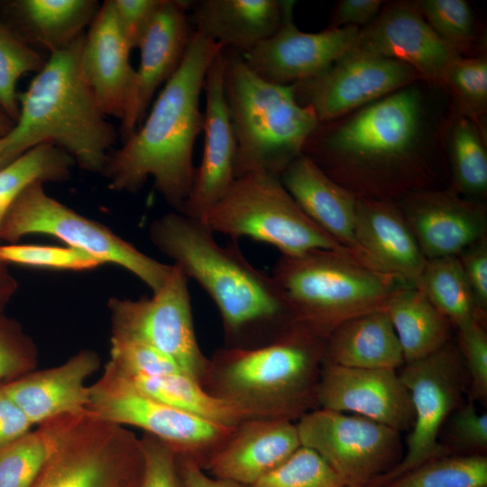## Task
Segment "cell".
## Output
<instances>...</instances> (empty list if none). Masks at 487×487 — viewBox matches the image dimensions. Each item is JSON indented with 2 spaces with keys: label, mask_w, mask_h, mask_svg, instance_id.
<instances>
[{
  "label": "cell",
  "mask_w": 487,
  "mask_h": 487,
  "mask_svg": "<svg viewBox=\"0 0 487 487\" xmlns=\"http://www.w3.org/2000/svg\"><path fill=\"white\" fill-rule=\"evenodd\" d=\"M423 80L341 118L319 123L302 153L357 197L397 199L439 188L442 123Z\"/></svg>",
  "instance_id": "obj_1"
},
{
  "label": "cell",
  "mask_w": 487,
  "mask_h": 487,
  "mask_svg": "<svg viewBox=\"0 0 487 487\" xmlns=\"http://www.w3.org/2000/svg\"><path fill=\"white\" fill-rule=\"evenodd\" d=\"M149 236L216 304L225 347L272 343L297 323L273 276L253 266L237 242L220 245L200 220L176 211L153 220Z\"/></svg>",
  "instance_id": "obj_2"
},
{
  "label": "cell",
  "mask_w": 487,
  "mask_h": 487,
  "mask_svg": "<svg viewBox=\"0 0 487 487\" xmlns=\"http://www.w3.org/2000/svg\"><path fill=\"white\" fill-rule=\"evenodd\" d=\"M224 47L195 30L177 72L164 84L142 124L113 149L102 174L112 190L136 192L149 178L173 211L181 213L196 167L193 152L203 132L199 109L207 69Z\"/></svg>",
  "instance_id": "obj_3"
},
{
  "label": "cell",
  "mask_w": 487,
  "mask_h": 487,
  "mask_svg": "<svg viewBox=\"0 0 487 487\" xmlns=\"http://www.w3.org/2000/svg\"><path fill=\"white\" fill-rule=\"evenodd\" d=\"M83 37L50 53L27 89L18 94L17 120L2 137L9 162L33 147L51 143L67 152L81 169L102 173L118 133L84 77Z\"/></svg>",
  "instance_id": "obj_4"
},
{
  "label": "cell",
  "mask_w": 487,
  "mask_h": 487,
  "mask_svg": "<svg viewBox=\"0 0 487 487\" xmlns=\"http://www.w3.org/2000/svg\"><path fill=\"white\" fill-rule=\"evenodd\" d=\"M326 340L297 322L272 343L223 347L209 359L201 384L252 418L298 420L318 407Z\"/></svg>",
  "instance_id": "obj_5"
},
{
  "label": "cell",
  "mask_w": 487,
  "mask_h": 487,
  "mask_svg": "<svg viewBox=\"0 0 487 487\" xmlns=\"http://www.w3.org/2000/svg\"><path fill=\"white\" fill-rule=\"evenodd\" d=\"M271 275L296 322L326 338L351 318L385 310L396 293L409 287L348 249L280 255Z\"/></svg>",
  "instance_id": "obj_6"
},
{
  "label": "cell",
  "mask_w": 487,
  "mask_h": 487,
  "mask_svg": "<svg viewBox=\"0 0 487 487\" xmlns=\"http://www.w3.org/2000/svg\"><path fill=\"white\" fill-rule=\"evenodd\" d=\"M225 95L233 125L236 155L235 179L253 171L280 176L303 152L318 119L299 105L291 86L265 81L242 55L223 49Z\"/></svg>",
  "instance_id": "obj_7"
},
{
  "label": "cell",
  "mask_w": 487,
  "mask_h": 487,
  "mask_svg": "<svg viewBox=\"0 0 487 487\" xmlns=\"http://www.w3.org/2000/svg\"><path fill=\"white\" fill-rule=\"evenodd\" d=\"M200 221L214 234H223L234 242L249 238L267 244L283 256H299L317 249H347L302 211L280 176L265 171L236 178Z\"/></svg>",
  "instance_id": "obj_8"
},
{
  "label": "cell",
  "mask_w": 487,
  "mask_h": 487,
  "mask_svg": "<svg viewBox=\"0 0 487 487\" xmlns=\"http://www.w3.org/2000/svg\"><path fill=\"white\" fill-rule=\"evenodd\" d=\"M46 234L84 251L103 264L127 270L152 292L159 290L173 265L162 263L141 252L108 227L89 219L49 196L43 183L28 186L7 212L0 239L14 244L29 234Z\"/></svg>",
  "instance_id": "obj_9"
},
{
  "label": "cell",
  "mask_w": 487,
  "mask_h": 487,
  "mask_svg": "<svg viewBox=\"0 0 487 487\" xmlns=\"http://www.w3.org/2000/svg\"><path fill=\"white\" fill-rule=\"evenodd\" d=\"M87 409L101 420L142 428L170 446L177 455L193 459L203 468L235 428L203 419L143 393L109 361L102 376L90 386Z\"/></svg>",
  "instance_id": "obj_10"
},
{
  "label": "cell",
  "mask_w": 487,
  "mask_h": 487,
  "mask_svg": "<svg viewBox=\"0 0 487 487\" xmlns=\"http://www.w3.org/2000/svg\"><path fill=\"white\" fill-rule=\"evenodd\" d=\"M140 438L87 412L67 433L31 487H141Z\"/></svg>",
  "instance_id": "obj_11"
},
{
  "label": "cell",
  "mask_w": 487,
  "mask_h": 487,
  "mask_svg": "<svg viewBox=\"0 0 487 487\" xmlns=\"http://www.w3.org/2000/svg\"><path fill=\"white\" fill-rule=\"evenodd\" d=\"M173 268L151 297L139 299L110 298L111 337L132 339L170 357L180 369L202 382L209 358L197 339L188 278Z\"/></svg>",
  "instance_id": "obj_12"
},
{
  "label": "cell",
  "mask_w": 487,
  "mask_h": 487,
  "mask_svg": "<svg viewBox=\"0 0 487 487\" xmlns=\"http://www.w3.org/2000/svg\"><path fill=\"white\" fill-rule=\"evenodd\" d=\"M399 374L414 411L407 450L397 465L366 487H380L427 461L450 455L438 438L468 387L457 346L449 342L427 357L404 363Z\"/></svg>",
  "instance_id": "obj_13"
},
{
  "label": "cell",
  "mask_w": 487,
  "mask_h": 487,
  "mask_svg": "<svg viewBox=\"0 0 487 487\" xmlns=\"http://www.w3.org/2000/svg\"><path fill=\"white\" fill-rule=\"evenodd\" d=\"M296 427L300 445L318 454L346 485L368 486L403 456L399 431L361 416L319 408Z\"/></svg>",
  "instance_id": "obj_14"
},
{
  "label": "cell",
  "mask_w": 487,
  "mask_h": 487,
  "mask_svg": "<svg viewBox=\"0 0 487 487\" xmlns=\"http://www.w3.org/2000/svg\"><path fill=\"white\" fill-rule=\"evenodd\" d=\"M421 80L409 65L355 43L323 74L290 86L297 102L311 107L325 123Z\"/></svg>",
  "instance_id": "obj_15"
},
{
  "label": "cell",
  "mask_w": 487,
  "mask_h": 487,
  "mask_svg": "<svg viewBox=\"0 0 487 487\" xmlns=\"http://www.w3.org/2000/svg\"><path fill=\"white\" fill-rule=\"evenodd\" d=\"M294 5L295 1L285 0L278 31L241 54L252 71L272 84L290 86L323 74L355 45L361 29L345 26L301 32L293 22Z\"/></svg>",
  "instance_id": "obj_16"
},
{
  "label": "cell",
  "mask_w": 487,
  "mask_h": 487,
  "mask_svg": "<svg viewBox=\"0 0 487 487\" xmlns=\"http://www.w3.org/2000/svg\"><path fill=\"white\" fill-rule=\"evenodd\" d=\"M356 45L403 62L424 81L440 87L451 64L462 56L431 28L418 1L384 4L378 15L360 29Z\"/></svg>",
  "instance_id": "obj_17"
},
{
  "label": "cell",
  "mask_w": 487,
  "mask_h": 487,
  "mask_svg": "<svg viewBox=\"0 0 487 487\" xmlns=\"http://www.w3.org/2000/svg\"><path fill=\"white\" fill-rule=\"evenodd\" d=\"M317 406L390 427L410 430L414 411L409 393L393 369H362L323 363L317 389Z\"/></svg>",
  "instance_id": "obj_18"
},
{
  "label": "cell",
  "mask_w": 487,
  "mask_h": 487,
  "mask_svg": "<svg viewBox=\"0 0 487 487\" xmlns=\"http://www.w3.org/2000/svg\"><path fill=\"white\" fill-rule=\"evenodd\" d=\"M395 201L427 259L457 256L487 235L483 202L452 188L417 190Z\"/></svg>",
  "instance_id": "obj_19"
},
{
  "label": "cell",
  "mask_w": 487,
  "mask_h": 487,
  "mask_svg": "<svg viewBox=\"0 0 487 487\" xmlns=\"http://www.w3.org/2000/svg\"><path fill=\"white\" fill-rule=\"evenodd\" d=\"M223 49L214 57L205 77L203 154L181 212L197 220L225 194L235 179L236 142L225 95Z\"/></svg>",
  "instance_id": "obj_20"
},
{
  "label": "cell",
  "mask_w": 487,
  "mask_h": 487,
  "mask_svg": "<svg viewBox=\"0 0 487 487\" xmlns=\"http://www.w3.org/2000/svg\"><path fill=\"white\" fill-rule=\"evenodd\" d=\"M191 2L163 0L150 23L138 47L140 62L119 129L122 141L142 124L158 88L180 67L195 31L187 14Z\"/></svg>",
  "instance_id": "obj_21"
},
{
  "label": "cell",
  "mask_w": 487,
  "mask_h": 487,
  "mask_svg": "<svg viewBox=\"0 0 487 487\" xmlns=\"http://www.w3.org/2000/svg\"><path fill=\"white\" fill-rule=\"evenodd\" d=\"M130 51L112 2L106 0L84 34L80 64L103 113L120 121L125 115L135 78Z\"/></svg>",
  "instance_id": "obj_22"
},
{
  "label": "cell",
  "mask_w": 487,
  "mask_h": 487,
  "mask_svg": "<svg viewBox=\"0 0 487 487\" xmlns=\"http://www.w3.org/2000/svg\"><path fill=\"white\" fill-rule=\"evenodd\" d=\"M354 230L373 265L416 287L427 258L395 200L357 197Z\"/></svg>",
  "instance_id": "obj_23"
},
{
  "label": "cell",
  "mask_w": 487,
  "mask_h": 487,
  "mask_svg": "<svg viewBox=\"0 0 487 487\" xmlns=\"http://www.w3.org/2000/svg\"><path fill=\"white\" fill-rule=\"evenodd\" d=\"M296 423L282 418H251L238 425L207 461L217 478L251 486L280 465L299 446Z\"/></svg>",
  "instance_id": "obj_24"
},
{
  "label": "cell",
  "mask_w": 487,
  "mask_h": 487,
  "mask_svg": "<svg viewBox=\"0 0 487 487\" xmlns=\"http://www.w3.org/2000/svg\"><path fill=\"white\" fill-rule=\"evenodd\" d=\"M98 354L82 350L64 363L30 372L3 387L32 425L68 414L87 411L90 386L86 380L100 366Z\"/></svg>",
  "instance_id": "obj_25"
},
{
  "label": "cell",
  "mask_w": 487,
  "mask_h": 487,
  "mask_svg": "<svg viewBox=\"0 0 487 487\" xmlns=\"http://www.w3.org/2000/svg\"><path fill=\"white\" fill-rule=\"evenodd\" d=\"M280 179L315 224L342 246L363 255L354 230L357 196L333 180L303 153L286 167Z\"/></svg>",
  "instance_id": "obj_26"
},
{
  "label": "cell",
  "mask_w": 487,
  "mask_h": 487,
  "mask_svg": "<svg viewBox=\"0 0 487 487\" xmlns=\"http://www.w3.org/2000/svg\"><path fill=\"white\" fill-rule=\"evenodd\" d=\"M285 0L192 1L194 30L240 54L272 36L280 28Z\"/></svg>",
  "instance_id": "obj_27"
},
{
  "label": "cell",
  "mask_w": 487,
  "mask_h": 487,
  "mask_svg": "<svg viewBox=\"0 0 487 487\" xmlns=\"http://www.w3.org/2000/svg\"><path fill=\"white\" fill-rule=\"evenodd\" d=\"M323 363L397 370L405 361L386 311L377 310L351 318L335 327L327 337Z\"/></svg>",
  "instance_id": "obj_28"
},
{
  "label": "cell",
  "mask_w": 487,
  "mask_h": 487,
  "mask_svg": "<svg viewBox=\"0 0 487 487\" xmlns=\"http://www.w3.org/2000/svg\"><path fill=\"white\" fill-rule=\"evenodd\" d=\"M385 311L400 344L405 363L427 357L451 342V323L414 287L396 293Z\"/></svg>",
  "instance_id": "obj_29"
},
{
  "label": "cell",
  "mask_w": 487,
  "mask_h": 487,
  "mask_svg": "<svg viewBox=\"0 0 487 487\" xmlns=\"http://www.w3.org/2000/svg\"><path fill=\"white\" fill-rule=\"evenodd\" d=\"M13 6L30 41L51 53L84 35L100 4L96 0H19Z\"/></svg>",
  "instance_id": "obj_30"
},
{
  "label": "cell",
  "mask_w": 487,
  "mask_h": 487,
  "mask_svg": "<svg viewBox=\"0 0 487 487\" xmlns=\"http://www.w3.org/2000/svg\"><path fill=\"white\" fill-rule=\"evenodd\" d=\"M87 411L54 418L0 448V487H31L67 433Z\"/></svg>",
  "instance_id": "obj_31"
},
{
  "label": "cell",
  "mask_w": 487,
  "mask_h": 487,
  "mask_svg": "<svg viewBox=\"0 0 487 487\" xmlns=\"http://www.w3.org/2000/svg\"><path fill=\"white\" fill-rule=\"evenodd\" d=\"M127 377L143 393L216 424L236 427L252 418L230 401L210 393L199 381L184 372L156 377Z\"/></svg>",
  "instance_id": "obj_32"
},
{
  "label": "cell",
  "mask_w": 487,
  "mask_h": 487,
  "mask_svg": "<svg viewBox=\"0 0 487 487\" xmlns=\"http://www.w3.org/2000/svg\"><path fill=\"white\" fill-rule=\"evenodd\" d=\"M485 131L474 122L453 113L446 130L453 188L459 195L483 202L487 194Z\"/></svg>",
  "instance_id": "obj_33"
},
{
  "label": "cell",
  "mask_w": 487,
  "mask_h": 487,
  "mask_svg": "<svg viewBox=\"0 0 487 487\" xmlns=\"http://www.w3.org/2000/svg\"><path fill=\"white\" fill-rule=\"evenodd\" d=\"M415 288L421 291L456 329L476 318L486 319V316L476 307L457 256L427 259Z\"/></svg>",
  "instance_id": "obj_34"
},
{
  "label": "cell",
  "mask_w": 487,
  "mask_h": 487,
  "mask_svg": "<svg viewBox=\"0 0 487 487\" xmlns=\"http://www.w3.org/2000/svg\"><path fill=\"white\" fill-rule=\"evenodd\" d=\"M74 165L73 159L63 150L43 143L0 169V231L10 207L28 186L65 181Z\"/></svg>",
  "instance_id": "obj_35"
},
{
  "label": "cell",
  "mask_w": 487,
  "mask_h": 487,
  "mask_svg": "<svg viewBox=\"0 0 487 487\" xmlns=\"http://www.w3.org/2000/svg\"><path fill=\"white\" fill-rule=\"evenodd\" d=\"M380 487H487V456L442 455L419 464Z\"/></svg>",
  "instance_id": "obj_36"
},
{
  "label": "cell",
  "mask_w": 487,
  "mask_h": 487,
  "mask_svg": "<svg viewBox=\"0 0 487 487\" xmlns=\"http://www.w3.org/2000/svg\"><path fill=\"white\" fill-rule=\"evenodd\" d=\"M46 60L23 37L0 23V108L14 122L19 115L18 80L26 73H38Z\"/></svg>",
  "instance_id": "obj_37"
},
{
  "label": "cell",
  "mask_w": 487,
  "mask_h": 487,
  "mask_svg": "<svg viewBox=\"0 0 487 487\" xmlns=\"http://www.w3.org/2000/svg\"><path fill=\"white\" fill-rule=\"evenodd\" d=\"M441 87L452 97L455 112L483 130L482 117L487 111L486 58L460 56L447 69Z\"/></svg>",
  "instance_id": "obj_38"
},
{
  "label": "cell",
  "mask_w": 487,
  "mask_h": 487,
  "mask_svg": "<svg viewBox=\"0 0 487 487\" xmlns=\"http://www.w3.org/2000/svg\"><path fill=\"white\" fill-rule=\"evenodd\" d=\"M249 487H346V484L318 454L300 446Z\"/></svg>",
  "instance_id": "obj_39"
},
{
  "label": "cell",
  "mask_w": 487,
  "mask_h": 487,
  "mask_svg": "<svg viewBox=\"0 0 487 487\" xmlns=\"http://www.w3.org/2000/svg\"><path fill=\"white\" fill-rule=\"evenodd\" d=\"M419 9L436 34L460 55L468 52L475 37V20L464 0H421Z\"/></svg>",
  "instance_id": "obj_40"
},
{
  "label": "cell",
  "mask_w": 487,
  "mask_h": 487,
  "mask_svg": "<svg viewBox=\"0 0 487 487\" xmlns=\"http://www.w3.org/2000/svg\"><path fill=\"white\" fill-rule=\"evenodd\" d=\"M0 262L58 271H87L103 265L93 255L70 246L0 244Z\"/></svg>",
  "instance_id": "obj_41"
},
{
  "label": "cell",
  "mask_w": 487,
  "mask_h": 487,
  "mask_svg": "<svg viewBox=\"0 0 487 487\" xmlns=\"http://www.w3.org/2000/svg\"><path fill=\"white\" fill-rule=\"evenodd\" d=\"M110 343L109 362L129 377H156L183 372L170 357L142 342L111 337Z\"/></svg>",
  "instance_id": "obj_42"
},
{
  "label": "cell",
  "mask_w": 487,
  "mask_h": 487,
  "mask_svg": "<svg viewBox=\"0 0 487 487\" xmlns=\"http://www.w3.org/2000/svg\"><path fill=\"white\" fill-rule=\"evenodd\" d=\"M486 319L476 318L457 330V349L468 377L472 399L487 398Z\"/></svg>",
  "instance_id": "obj_43"
},
{
  "label": "cell",
  "mask_w": 487,
  "mask_h": 487,
  "mask_svg": "<svg viewBox=\"0 0 487 487\" xmlns=\"http://www.w3.org/2000/svg\"><path fill=\"white\" fill-rule=\"evenodd\" d=\"M448 418L450 454L486 455L487 415L477 410L473 399L461 403Z\"/></svg>",
  "instance_id": "obj_44"
},
{
  "label": "cell",
  "mask_w": 487,
  "mask_h": 487,
  "mask_svg": "<svg viewBox=\"0 0 487 487\" xmlns=\"http://www.w3.org/2000/svg\"><path fill=\"white\" fill-rule=\"evenodd\" d=\"M36 358L32 339L16 324L0 318V380L30 372Z\"/></svg>",
  "instance_id": "obj_45"
},
{
  "label": "cell",
  "mask_w": 487,
  "mask_h": 487,
  "mask_svg": "<svg viewBox=\"0 0 487 487\" xmlns=\"http://www.w3.org/2000/svg\"><path fill=\"white\" fill-rule=\"evenodd\" d=\"M140 440L144 456L141 487H182L175 451L147 433Z\"/></svg>",
  "instance_id": "obj_46"
},
{
  "label": "cell",
  "mask_w": 487,
  "mask_h": 487,
  "mask_svg": "<svg viewBox=\"0 0 487 487\" xmlns=\"http://www.w3.org/2000/svg\"><path fill=\"white\" fill-rule=\"evenodd\" d=\"M163 0H111L116 21L129 49H138Z\"/></svg>",
  "instance_id": "obj_47"
},
{
  "label": "cell",
  "mask_w": 487,
  "mask_h": 487,
  "mask_svg": "<svg viewBox=\"0 0 487 487\" xmlns=\"http://www.w3.org/2000/svg\"><path fill=\"white\" fill-rule=\"evenodd\" d=\"M457 258L472 290L478 310L487 313V235L474 242Z\"/></svg>",
  "instance_id": "obj_48"
},
{
  "label": "cell",
  "mask_w": 487,
  "mask_h": 487,
  "mask_svg": "<svg viewBox=\"0 0 487 487\" xmlns=\"http://www.w3.org/2000/svg\"><path fill=\"white\" fill-rule=\"evenodd\" d=\"M384 2L381 0H342L332 14L330 28L368 25L380 13Z\"/></svg>",
  "instance_id": "obj_49"
},
{
  "label": "cell",
  "mask_w": 487,
  "mask_h": 487,
  "mask_svg": "<svg viewBox=\"0 0 487 487\" xmlns=\"http://www.w3.org/2000/svg\"><path fill=\"white\" fill-rule=\"evenodd\" d=\"M32 426L0 384V448L29 432Z\"/></svg>",
  "instance_id": "obj_50"
},
{
  "label": "cell",
  "mask_w": 487,
  "mask_h": 487,
  "mask_svg": "<svg viewBox=\"0 0 487 487\" xmlns=\"http://www.w3.org/2000/svg\"><path fill=\"white\" fill-rule=\"evenodd\" d=\"M182 487H247L235 482L211 477L195 460L177 455Z\"/></svg>",
  "instance_id": "obj_51"
},
{
  "label": "cell",
  "mask_w": 487,
  "mask_h": 487,
  "mask_svg": "<svg viewBox=\"0 0 487 487\" xmlns=\"http://www.w3.org/2000/svg\"><path fill=\"white\" fill-rule=\"evenodd\" d=\"M16 288L17 284L8 273L5 263L0 262V310L10 299Z\"/></svg>",
  "instance_id": "obj_52"
},
{
  "label": "cell",
  "mask_w": 487,
  "mask_h": 487,
  "mask_svg": "<svg viewBox=\"0 0 487 487\" xmlns=\"http://www.w3.org/2000/svg\"><path fill=\"white\" fill-rule=\"evenodd\" d=\"M14 125V122L0 108V137L6 135Z\"/></svg>",
  "instance_id": "obj_53"
},
{
  "label": "cell",
  "mask_w": 487,
  "mask_h": 487,
  "mask_svg": "<svg viewBox=\"0 0 487 487\" xmlns=\"http://www.w3.org/2000/svg\"><path fill=\"white\" fill-rule=\"evenodd\" d=\"M9 161L6 158L5 152V147L2 137H0V169L7 165Z\"/></svg>",
  "instance_id": "obj_54"
},
{
  "label": "cell",
  "mask_w": 487,
  "mask_h": 487,
  "mask_svg": "<svg viewBox=\"0 0 487 487\" xmlns=\"http://www.w3.org/2000/svg\"><path fill=\"white\" fill-rule=\"evenodd\" d=\"M346 487H364V486H357V485H346Z\"/></svg>",
  "instance_id": "obj_55"
}]
</instances>
